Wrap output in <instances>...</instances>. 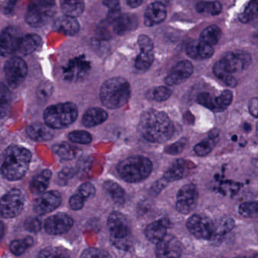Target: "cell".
<instances>
[{"mask_svg": "<svg viewBox=\"0 0 258 258\" xmlns=\"http://www.w3.org/2000/svg\"><path fill=\"white\" fill-rule=\"evenodd\" d=\"M234 258H258V253H254V254H248V255L238 256Z\"/></svg>", "mask_w": 258, "mask_h": 258, "instance_id": "obj_57", "label": "cell"}, {"mask_svg": "<svg viewBox=\"0 0 258 258\" xmlns=\"http://www.w3.org/2000/svg\"><path fill=\"white\" fill-rule=\"evenodd\" d=\"M80 258H112L108 252L98 248H91L85 250Z\"/></svg>", "mask_w": 258, "mask_h": 258, "instance_id": "obj_48", "label": "cell"}, {"mask_svg": "<svg viewBox=\"0 0 258 258\" xmlns=\"http://www.w3.org/2000/svg\"><path fill=\"white\" fill-rule=\"evenodd\" d=\"M185 144L183 142H177L175 144H172V145L169 146L167 147L165 152L168 154H178V153H181L184 149Z\"/></svg>", "mask_w": 258, "mask_h": 258, "instance_id": "obj_52", "label": "cell"}, {"mask_svg": "<svg viewBox=\"0 0 258 258\" xmlns=\"http://www.w3.org/2000/svg\"><path fill=\"white\" fill-rule=\"evenodd\" d=\"M117 170L124 181L137 183L149 176L152 171V163L145 156H130L120 162Z\"/></svg>", "mask_w": 258, "mask_h": 258, "instance_id": "obj_4", "label": "cell"}, {"mask_svg": "<svg viewBox=\"0 0 258 258\" xmlns=\"http://www.w3.org/2000/svg\"><path fill=\"white\" fill-rule=\"evenodd\" d=\"M24 197L18 189H12L5 194L1 200V215L3 218L18 216L24 209Z\"/></svg>", "mask_w": 258, "mask_h": 258, "instance_id": "obj_10", "label": "cell"}, {"mask_svg": "<svg viewBox=\"0 0 258 258\" xmlns=\"http://www.w3.org/2000/svg\"><path fill=\"white\" fill-rule=\"evenodd\" d=\"M130 96V86L122 77L106 80L100 89V99L105 107L118 109L127 104Z\"/></svg>", "mask_w": 258, "mask_h": 258, "instance_id": "obj_3", "label": "cell"}, {"mask_svg": "<svg viewBox=\"0 0 258 258\" xmlns=\"http://www.w3.org/2000/svg\"><path fill=\"white\" fill-rule=\"evenodd\" d=\"M198 192L196 186L192 183L185 185L177 194L176 208L180 213L188 215L196 207Z\"/></svg>", "mask_w": 258, "mask_h": 258, "instance_id": "obj_11", "label": "cell"}, {"mask_svg": "<svg viewBox=\"0 0 258 258\" xmlns=\"http://www.w3.org/2000/svg\"><path fill=\"white\" fill-rule=\"evenodd\" d=\"M138 45L140 53L135 60V67L138 71H145L154 61V45L151 39L146 35L139 36Z\"/></svg>", "mask_w": 258, "mask_h": 258, "instance_id": "obj_13", "label": "cell"}, {"mask_svg": "<svg viewBox=\"0 0 258 258\" xmlns=\"http://www.w3.org/2000/svg\"><path fill=\"white\" fill-rule=\"evenodd\" d=\"M186 162L183 159H177L173 162L164 174V178L168 182L176 181L180 180L184 177L186 173Z\"/></svg>", "mask_w": 258, "mask_h": 258, "instance_id": "obj_29", "label": "cell"}, {"mask_svg": "<svg viewBox=\"0 0 258 258\" xmlns=\"http://www.w3.org/2000/svg\"><path fill=\"white\" fill-rule=\"evenodd\" d=\"M24 227L26 230L32 233H36L39 231L41 228V222L38 218H30L24 223Z\"/></svg>", "mask_w": 258, "mask_h": 258, "instance_id": "obj_51", "label": "cell"}, {"mask_svg": "<svg viewBox=\"0 0 258 258\" xmlns=\"http://www.w3.org/2000/svg\"><path fill=\"white\" fill-rule=\"evenodd\" d=\"M194 67L189 60L177 63L165 78L168 86H174L186 81L193 74Z\"/></svg>", "mask_w": 258, "mask_h": 258, "instance_id": "obj_17", "label": "cell"}, {"mask_svg": "<svg viewBox=\"0 0 258 258\" xmlns=\"http://www.w3.org/2000/svg\"><path fill=\"white\" fill-rule=\"evenodd\" d=\"M110 239L115 247L127 251L133 245L128 220L120 212L111 214L108 220Z\"/></svg>", "mask_w": 258, "mask_h": 258, "instance_id": "obj_6", "label": "cell"}, {"mask_svg": "<svg viewBox=\"0 0 258 258\" xmlns=\"http://www.w3.org/2000/svg\"><path fill=\"white\" fill-rule=\"evenodd\" d=\"M37 258H71L68 253L57 247H48L38 254Z\"/></svg>", "mask_w": 258, "mask_h": 258, "instance_id": "obj_43", "label": "cell"}, {"mask_svg": "<svg viewBox=\"0 0 258 258\" xmlns=\"http://www.w3.org/2000/svg\"><path fill=\"white\" fill-rule=\"evenodd\" d=\"M74 224L72 218L66 214L59 213L47 218L44 227L50 235H61L67 233Z\"/></svg>", "mask_w": 258, "mask_h": 258, "instance_id": "obj_16", "label": "cell"}, {"mask_svg": "<svg viewBox=\"0 0 258 258\" xmlns=\"http://www.w3.org/2000/svg\"><path fill=\"white\" fill-rule=\"evenodd\" d=\"M213 72L215 77H218L220 80H221L223 83H225L227 86H230V87H236V84H237L236 79L233 77L232 74H229L226 71L221 60L215 63L213 68Z\"/></svg>", "mask_w": 258, "mask_h": 258, "instance_id": "obj_36", "label": "cell"}, {"mask_svg": "<svg viewBox=\"0 0 258 258\" xmlns=\"http://www.w3.org/2000/svg\"><path fill=\"white\" fill-rule=\"evenodd\" d=\"M220 60L226 71L233 75L235 73L242 72L247 69L251 63V57L245 51H231L227 53Z\"/></svg>", "mask_w": 258, "mask_h": 258, "instance_id": "obj_12", "label": "cell"}, {"mask_svg": "<svg viewBox=\"0 0 258 258\" xmlns=\"http://www.w3.org/2000/svg\"><path fill=\"white\" fill-rule=\"evenodd\" d=\"M172 0H156V2H158V3H162V4L165 5V6L169 5L170 3H171Z\"/></svg>", "mask_w": 258, "mask_h": 258, "instance_id": "obj_58", "label": "cell"}, {"mask_svg": "<svg viewBox=\"0 0 258 258\" xmlns=\"http://www.w3.org/2000/svg\"><path fill=\"white\" fill-rule=\"evenodd\" d=\"M26 62L19 57H11L4 67L6 81L10 87L15 89L21 86L27 75Z\"/></svg>", "mask_w": 258, "mask_h": 258, "instance_id": "obj_8", "label": "cell"}, {"mask_svg": "<svg viewBox=\"0 0 258 258\" xmlns=\"http://www.w3.org/2000/svg\"><path fill=\"white\" fill-rule=\"evenodd\" d=\"M51 177V172L50 170L46 169L42 171L30 182V192L33 194H36V195L42 194V192H45L49 184Z\"/></svg>", "mask_w": 258, "mask_h": 258, "instance_id": "obj_28", "label": "cell"}, {"mask_svg": "<svg viewBox=\"0 0 258 258\" xmlns=\"http://www.w3.org/2000/svg\"><path fill=\"white\" fill-rule=\"evenodd\" d=\"M167 17L166 6L162 3L154 2L147 7L144 15V22L148 27L161 24Z\"/></svg>", "mask_w": 258, "mask_h": 258, "instance_id": "obj_20", "label": "cell"}, {"mask_svg": "<svg viewBox=\"0 0 258 258\" xmlns=\"http://www.w3.org/2000/svg\"><path fill=\"white\" fill-rule=\"evenodd\" d=\"M31 153L27 149L20 146L8 147L3 155L2 162V174L9 180H18L22 178L30 165Z\"/></svg>", "mask_w": 258, "mask_h": 258, "instance_id": "obj_2", "label": "cell"}, {"mask_svg": "<svg viewBox=\"0 0 258 258\" xmlns=\"http://www.w3.org/2000/svg\"><path fill=\"white\" fill-rule=\"evenodd\" d=\"M234 227V221L231 218H227L218 226H215V233L210 241L215 245L221 243L225 236L233 230Z\"/></svg>", "mask_w": 258, "mask_h": 258, "instance_id": "obj_33", "label": "cell"}, {"mask_svg": "<svg viewBox=\"0 0 258 258\" xmlns=\"http://www.w3.org/2000/svg\"><path fill=\"white\" fill-rule=\"evenodd\" d=\"M171 94L172 92L169 88L159 86L151 90L149 95L151 99L158 102H162V101H167L171 96Z\"/></svg>", "mask_w": 258, "mask_h": 258, "instance_id": "obj_44", "label": "cell"}, {"mask_svg": "<svg viewBox=\"0 0 258 258\" xmlns=\"http://www.w3.org/2000/svg\"><path fill=\"white\" fill-rule=\"evenodd\" d=\"M186 227L197 239L211 240L215 233V225L208 217L194 215L188 219Z\"/></svg>", "mask_w": 258, "mask_h": 258, "instance_id": "obj_9", "label": "cell"}, {"mask_svg": "<svg viewBox=\"0 0 258 258\" xmlns=\"http://www.w3.org/2000/svg\"><path fill=\"white\" fill-rule=\"evenodd\" d=\"M168 182L165 180V178L161 179V180H158L156 183H154V186H152V191L153 192H156V194H159L162 189H163L166 186L167 183Z\"/></svg>", "mask_w": 258, "mask_h": 258, "instance_id": "obj_55", "label": "cell"}, {"mask_svg": "<svg viewBox=\"0 0 258 258\" xmlns=\"http://www.w3.org/2000/svg\"><path fill=\"white\" fill-rule=\"evenodd\" d=\"M53 28L59 33L74 36L78 33L80 25L76 18L64 15L56 20L53 24Z\"/></svg>", "mask_w": 258, "mask_h": 258, "instance_id": "obj_25", "label": "cell"}, {"mask_svg": "<svg viewBox=\"0 0 258 258\" xmlns=\"http://www.w3.org/2000/svg\"><path fill=\"white\" fill-rule=\"evenodd\" d=\"M90 71V64L85 60L84 57L73 59L64 69L65 80L68 81H77L87 75Z\"/></svg>", "mask_w": 258, "mask_h": 258, "instance_id": "obj_18", "label": "cell"}, {"mask_svg": "<svg viewBox=\"0 0 258 258\" xmlns=\"http://www.w3.org/2000/svg\"><path fill=\"white\" fill-rule=\"evenodd\" d=\"M61 6L64 15L77 18L84 10V0H62Z\"/></svg>", "mask_w": 258, "mask_h": 258, "instance_id": "obj_31", "label": "cell"}, {"mask_svg": "<svg viewBox=\"0 0 258 258\" xmlns=\"http://www.w3.org/2000/svg\"><path fill=\"white\" fill-rule=\"evenodd\" d=\"M56 12V0H34L27 9L26 22L32 27H42L51 21Z\"/></svg>", "mask_w": 258, "mask_h": 258, "instance_id": "obj_7", "label": "cell"}, {"mask_svg": "<svg viewBox=\"0 0 258 258\" xmlns=\"http://www.w3.org/2000/svg\"><path fill=\"white\" fill-rule=\"evenodd\" d=\"M221 37V30L216 25L209 26L206 27L201 34L200 40L209 45H216Z\"/></svg>", "mask_w": 258, "mask_h": 258, "instance_id": "obj_35", "label": "cell"}, {"mask_svg": "<svg viewBox=\"0 0 258 258\" xmlns=\"http://www.w3.org/2000/svg\"><path fill=\"white\" fill-rule=\"evenodd\" d=\"M70 141L77 144H88L92 142V136L85 131H74L68 135Z\"/></svg>", "mask_w": 258, "mask_h": 258, "instance_id": "obj_45", "label": "cell"}, {"mask_svg": "<svg viewBox=\"0 0 258 258\" xmlns=\"http://www.w3.org/2000/svg\"><path fill=\"white\" fill-rule=\"evenodd\" d=\"M248 110L250 113L254 117L258 118V98L251 99L248 104Z\"/></svg>", "mask_w": 258, "mask_h": 258, "instance_id": "obj_54", "label": "cell"}, {"mask_svg": "<svg viewBox=\"0 0 258 258\" xmlns=\"http://www.w3.org/2000/svg\"><path fill=\"white\" fill-rule=\"evenodd\" d=\"M257 134H258V123H257Z\"/></svg>", "mask_w": 258, "mask_h": 258, "instance_id": "obj_59", "label": "cell"}, {"mask_svg": "<svg viewBox=\"0 0 258 258\" xmlns=\"http://www.w3.org/2000/svg\"><path fill=\"white\" fill-rule=\"evenodd\" d=\"M170 226V221L166 218H162L147 226L145 236L148 240L154 243H159L165 236Z\"/></svg>", "mask_w": 258, "mask_h": 258, "instance_id": "obj_21", "label": "cell"}, {"mask_svg": "<svg viewBox=\"0 0 258 258\" xmlns=\"http://www.w3.org/2000/svg\"><path fill=\"white\" fill-rule=\"evenodd\" d=\"M103 4L109 9L107 21L112 24V22L121 15L119 0H104Z\"/></svg>", "mask_w": 258, "mask_h": 258, "instance_id": "obj_40", "label": "cell"}, {"mask_svg": "<svg viewBox=\"0 0 258 258\" xmlns=\"http://www.w3.org/2000/svg\"><path fill=\"white\" fill-rule=\"evenodd\" d=\"M196 10L199 13L217 15L222 11V6L219 2H200L196 5Z\"/></svg>", "mask_w": 258, "mask_h": 258, "instance_id": "obj_38", "label": "cell"}, {"mask_svg": "<svg viewBox=\"0 0 258 258\" xmlns=\"http://www.w3.org/2000/svg\"><path fill=\"white\" fill-rule=\"evenodd\" d=\"M111 25L116 34L124 35L137 27L138 20L131 14H121Z\"/></svg>", "mask_w": 258, "mask_h": 258, "instance_id": "obj_24", "label": "cell"}, {"mask_svg": "<svg viewBox=\"0 0 258 258\" xmlns=\"http://www.w3.org/2000/svg\"><path fill=\"white\" fill-rule=\"evenodd\" d=\"M76 171L73 168H65L59 173V177L62 180H68L74 177Z\"/></svg>", "mask_w": 258, "mask_h": 258, "instance_id": "obj_53", "label": "cell"}, {"mask_svg": "<svg viewBox=\"0 0 258 258\" xmlns=\"http://www.w3.org/2000/svg\"><path fill=\"white\" fill-rule=\"evenodd\" d=\"M216 144V138H209L208 139L204 140L201 142L198 143L195 146L194 150L195 153L199 156H207L208 154L211 153L215 147Z\"/></svg>", "mask_w": 258, "mask_h": 258, "instance_id": "obj_42", "label": "cell"}, {"mask_svg": "<svg viewBox=\"0 0 258 258\" xmlns=\"http://www.w3.org/2000/svg\"><path fill=\"white\" fill-rule=\"evenodd\" d=\"M53 92V84L48 81L43 82L38 86L37 90H36V97H37L38 100L44 102L51 96Z\"/></svg>", "mask_w": 258, "mask_h": 258, "instance_id": "obj_46", "label": "cell"}, {"mask_svg": "<svg viewBox=\"0 0 258 258\" xmlns=\"http://www.w3.org/2000/svg\"><path fill=\"white\" fill-rule=\"evenodd\" d=\"M107 119V112L102 109L94 107L86 110L82 118V122L84 126L91 128L103 123Z\"/></svg>", "mask_w": 258, "mask_h": 258, "instance_id": "obj_27", "label": "cell"}, {"mask_svg": "<svg viewBox=\"0 0 258 258\" xmlns=\"http://www.w3.org/2000/svg\"><path fill=\"white\" fill-rule=\"evenodd\" d=\"M85 199L82 197L80 194H74L71 197L69 200V206L73 210H80L84 206Z\"/></svg>", "mask_w": 258, "mask_h": 258, "instance_id": "obj_50", "label": "cell"}, {"mask_svg": "<svg viewBox=\"0 0 258 258\" xmlns=\"http://www.w3.org/2000/svg\"><path fill=\"white\" fill-rule=\"evenodd\" d=\"M78 192L82 197L86 200V199L92 198L95 196V186L91 183H84L80 185L78 189Z\"/></svg>", "mask_w": 258, "mask_h": 258, "instance_id": "obj_49", "label": "cell"}, {"mask_svg": "<svg viewBox=\"0 0 258 258\" xmlns=\"http://www.w3.org/2000/svg\"><path fill=\"white\" fill-rule=\"evenodd\" d=\"M78 115L77 106L71 102L50 106L44 111L45 124L51 128L62 129L69 126Z\"/></svg>", "mask_w": 258, "mask_h": 258, "instance_id": "obj_5", "label": "cell"}, {"mask_svg": "<svg viewBox=\"0 0 258 258\" xmlns=\"http://www.w3.org/2000/svg\"><path fill=\"white\" fill-rule=\"evenodd\" d=\"M41 44H42V39L39 35L31 33V34L21 36L15 54L28 55L36 51V49L40 47Z\"/></svg>", "mask_w": 258, "mask_h": 258, "instance_id": "obj_23", "label": "cell"}, {"mask_svg": "<svg viewBox=\"0 0 258 258\" xmlns=\"http://www.w3.org/2000/svg\"><path fill=\"white\" fill-rule=\"evenodd\" d=\"M138 131L148 141L163 143L172 138L174 126L166 113L156 110H148L141 115Z\"/></svg>", "mask_w": 258, "mask_h": 258, "instance_id": "obj_1", "label": "cell"}, {"mask_svg": "<svg viewBox=\"0 0 258 258\" xmlns=\"http://www.w3.org/2000/svg\"><path fill=\"white\" fill-rule=\"evenodd\" d=\"M20 38L19 31L14 27H6L2 31L0 37V51L2 56L15 54Z\"/></svg>", "mask_w": 258, "mask_h": 258, "instance_id": "obj_19", "label": "cell"}, {"mask_svg": "<svg viewBox=\"0 0 258 258\" xmlns=\"http://www.w3.org/2000/svg\"><path fill=\"white\" fill-rule=\"evenodd\" d=\"M239 212L244 218H257L258 217V201L242 203L239 206Z\"/></svg>", "mask_w": 258, "mask_h": 258, "instance_id": "obj_41", "label": "cell"}, {"mask_svg": "<svg viewBox=\"0 0 258 258\" xmlns=\"http://www.w3.org/2000/svg\"><path fill=\"white\" fill-rule=\"evenodd\" d=\"M233 101V94L230 91H224L218 97L212 98V104L211 110L221 112L225 110Z\"/></svg>", "mask_w": 258, "mask_h": 258, "instance_id": "obj_34", "label": "cell"}, {"mask_svg": "<svg viewBox=\"0 0 258 258\" xmlns=\"http://www.w3.org/2000/svg\"><path fill=\"white\" fill-rule=\"evenodd\" d=\"M11 95L10 91L9 89L5 86L4 84H2L1 86V95H0V98H1V117L3 118L5 115L7 113L8 110H9V104H10Z\"/></svg>", "mask_w": 258, "mask_h": 258, "instance_id": "obj_47", "label": "cell"}, {"mask_svg": "<svg viewBox=\"0 0 258 258\" xmlns=\"http://www.w3.org/2000/svg\"><path fill=\"white\" fill-rule=\"evenodd\" d=\"M156 252L158 258H180L183 254V245L175 236L167 235L157 243Z\"/></svg>", "mask_w": 258, "mask_h": 258, "instance_id": "obj_14", "label": "cell"}, {"mask_svg": "<svg viewBox=\"0 0 258 258\" xmlns=\"http://www.w3.org/2000/svg\"><path fill=\"white\" fill-rule=\"evenodd\" d=\"M103 188L116 204H124L125 202V192L118 183L112 180H106L103 183Z\"/></svg>", "mask_w": 258, "mask_h": 258, "instance_id": "obj_30", "label": "cell"}, {"mask_svg": "<svg viewBox=\"0 0 258 258\" xmlns=\"http://www.w3.org/2000/svg\"><path fill=\"white\" fill-rule=\"evenodd\" d=\"M33 244V239L31 237L15 240L11 243L10 250L15 255L19 256L24 254Z\"/></svg>", "mask_w": 258, "mask_h": 258, "instance_id": "obj_39", "label": "cell"}, {"mask_svg": "<svg viewBox=\"0 0 258 258\" xmlns=\"http://www.w3.org/2000/svg\"><path fill=\"white\" fill-rule=\"evenodd\" d=\"M53 129L46 124L33 123L27 127L26 132L29 138L33 141H46L54 136Z\"/></svg>", "mask_w": 258, "mask_h": 258, "instance_id": "obj_26", "label": "cell"}, {"mask_svg": "<svg viewBox=\"0 0 258 258\" xmlns=\"http://www.w3.org/2000/svg\"><path fill=\"white\" fill-rule=\"evenodd\" d=\"M258 16V0H251L244 12L239 15V21L244 24L250 22Z\"/></svg>", "mask_w": 258, "mask_h": 258, "instance_id": "obj_37", "label": "cell"}, {"mask_svg": "<svg viewBox=\"0 0 258 258\" xmlns=\"http://www.w3.org/2000/svg\"><path fill=\"white\" fill-rule=\"evenodd\" d=\"M53 151L61 159L65 160H71L78 156L80 150L75 146L71 145L66 142L59 143L55 144L53 147Z\"/></svg>", "mask_w": 258, "mask_h": 258, "instance_id": "obj_32", "label": "cell"}, {"mask_svg": "<svg viewBox=\"0 0 258 258\" xmlns=\"http://www.w3.org/2000/svg\"><path fill=\"white\" fill-rule=\"evenodd\" d=\"M127 4L132 9L139 7L142 3V0H127Z\"/></svg>", "mask_w": 258, "mask_h": 258, "instance_id": "obj_56", "label": "cell"}, {"mask_svg": "<svg viewBox=\"0 0 258 258\" xmlns=\"http://www.w3.org/2000/svg\"><path fill=\"white\" fill-rule=\"evenodd\" d=\"M61 203L62 197L60 194L56 191H49L36 199L33 204V210L38 215H46L57 209Z\"/></svg>", "mask_w": 258, "mask_h": 258, "instance_id": "obj_15", "label": "cell"}, {"mask_svg": "<svg viewBox=\"0 0 258 258\" xmlns=\"http://www.w3.org/2000/svg\"><path fill=\"white\" fill-rule=\"evenodd\" d=\"M186 51L187 55L191 58L200 60L212 57L215 50L212 45L199 40L189 42L186 46Z\"/></svg>", "mask_w": 258, "mask_h": 258, "instance_id": "obj_22", "label": "cell"}]
</instances>
